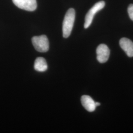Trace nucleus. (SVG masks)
<instances>
[{
  "instance_id": "nucleus-4",
  "label": "nucleus",
  "mask_w": 133,
  "mask_h": 133,
  "mask_svg": "<svg viewBox=\"0 0 133 133\" xmlns=\"http://www.w3.org/2000/svg\"><path fill=\"white\" fill-rule=\"evenodd\" d=\"M12 2L19 9L29 11H33L37 8L36 0H12Z\"/></svg>"
},
{
  "instance_id": "nucleus-1",
  "label": "nucleus",
  "mask_w": 133,
  "mask_h": 133,
  "mask_svg": "<svg viewBox=\"0 0 133 133\" xmlns=\"http://www.w3.org/2000/svg\"><path fill=\"white\" fill-rule=\"evenodd\" d=\"M75 17V10L72 8L68 10L65 14L63 22L62 31L64 38H67L70 36L74 26Z\"/></svg>"
},
{
  "instance_id": "nucleus-9",
  "label": "nucleus",
  "mask_w": 133,
  "mask_h": 133,
  "mask_svg": "<svg viewBox=\"0 0 133 133\" xmlns=\"http://www.w3.org/2000/svg\"><path fill=\"white\" fill-rule=\"evenodd\" d=\"M128 12L130 19L133 21V4H130L129 5Z\"/></svg>"
},
{
  "instance_id": "nucleus-2",
  "label": "nucleus",
  "mask_w": 133,
  "mask_h": 133,
  "mask_svg": "<svg viewBox=\"0 0 133 133\" xmlns=\"http://www.w3.org/2000/svg\"><path fill=\"white\" fill-rule=\"evenodd\" d=\"M32 42L35 48L39 52H46L49 49V41L45 35L35 36Z\"/></svg>"
},
{
  "instance_id": "nucleus-6",
  "label": "nucleus",
  "mask_w": 133,
  "mask_h": 133,
  "mask_svg": "<svg viewBox=\"0 0 133 133\" xmlns=\"http://www.w3.org/2000/svg\"><path fill=\"white\" fill-rule=\"evenodd\" d=\"M120 47L130 57H133V43L128 38H123L119 41Z\"/></svg>"
},
{
  "instance_id": "nucleus-3",
  "label": "nucleus",
  "mask_w": 133,
  "mask_h": 133,
  "mask_svg": "<svg viewBox=\"0 0 133 133\" xmlns=\"http://www.w3.org/2000/svg\"><path fill=\"white\" fill-rule=\"evenodd\" d=\"M105 6V2L104 1H101L96 3L88 11L85 17V23L84 27L85 29L88 28L92 22L95 14L99 11L102 10Z\"/></svg>"
},
{
  "instance_id": "nucleus-7",
  "label": "nucleus",
  "mask_w": 133,
  "mask_h": 133,
  "mask_svg": "<svg viewBox=\"0 0 133 133\" xmlns=\"http://www.w3.org/2000/svg\"><path fill=\"white\" fill-rule=\"evenodd\" d=\"M81 104L83 107L88 111L93 112L97 107L95 105V102L93 99L88 95H83L81 98Z\"/></svg>"
},
{
  "instance_id": "nucleus-8",
  "label": "nucleus",
  "mask_w": 133,
  "mask_h": 133,
  "mask_svg": "<svg viewBox=\"0 0 133 133\" xmlns=\"http://www.w3.org/2000/svg\"><path fill=\"white\" fill-rule=\"evenodd\" d=\"M34 68L36 71L43 72L48 69V64L46 60L43 57L37 58L35 62Z\"/></svg>"
},
{
  "instance_id": "nucleus-10",
  "label": "nucleus",
  "mask_w": 133,
  "mask_h": 133,
  "mask_svg": "<svg viewBox=\"0 0 133 133\" xmlns=\"http://www.w3.org/2000/svg\"><path fill=\"white\" fill-rule=\"evenodd\" d=\"M95 105H96V107H97V106L100 105L101 104H100V103H99V102H95Z\"/></svg>"
},
{
  "instance_id": "nucleus-5",
  "label": "nucleus",
  "mask_w": 133,
  "mask_h": 133,
  "mask_svg": "<svg viewBox=\"0 0 133 133\" xmlns=\"http://www.w3.org/2000/svg\"><path fill=\"white\" fill-rule=\"evenodd\" d=\"M97 59L101 63H104L107 62L109 57L110 50L107 45L101 44L96 49Z\"/></svg>"
}]
</instances>
